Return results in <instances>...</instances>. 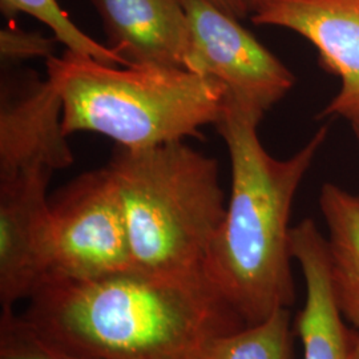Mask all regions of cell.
<instances>
[{"label":"cell","mask_w":359,"mask_h":359,"mask_svg":"<svg viewBox=\"0 0 359 359\" xmlns=\"http://www.w3.org/2000/svg\"><path fill=\"white\" fill-rule=\"evenodd\" d=\"M20 314L74 359H201L218 335L245 326L206 276L165 278L137 269L88 281H46Z\"/></svg>","instance_id":"cell-1"},{"label":"cell","mask_w":359,"mask_h":359,"mask_svg":"<svg viewBox=\"0 0 359 359\" xmlns=\"http://www.w3.org/2000/svg\"><path fill=\"white\" fill-rule=\"evenodd\" d=\"M261 120L226 99L216 127L231 158V200L205 261L206 277L246 325L294 302L290 212L327 137L322 127L297 154L280 160L258 139Z\"/></svg>","instance_id":"cell-2"},{"label":"cell","mask_w":359,"mask_h":359,"mask_svg":"<svg viewBox=\"0 0 359 359\" xmlns=\"http://www.w3.org/2000/svg\"><path fill=\"white\" fill-rule=\"evenodd\" d=\"M63 105V130L93 132L127 149L198 137L217 126L228 92L213 77L163 65H109L76 52L46 60Z\"/></svg>","instance_id":"cell-3"},{"label":"cell","mask_w":359,"mask_h":359,"mask_svg":"<svg viewBox=\"0 0 359 359\" xmlns=\"http://www.w3.org/2000/svg\"><path fill=\"white\" fill-rule=\"evenodd\" d=\"M115 180L135 269L165 278L206 276L209 248L226 206L217 161L184 142L117 147Z\"/></svg>","instance_id":"cell-4"},{"label":"cell","mask_w":359,"mask_h":359,"mask_svg":"<svg viewBox=\"0 0 359 359\" xmlns=\"http://www.w3.org/2000/svg\"><path fill=\"white\" fill-rule=\"evenodd\" d=\"M130 269L127 222L108 168L84 173L52 196L44 283L88 281Z\"/></svg>","instance_id":"cell-5"},{"label":"cell","mask_w":359,"mask_h":359,"mask_svg":"<svg viewBox=\"0 0 359 359\" xmlns=\"http://www.w3.org/2000/svg\"><path fill=\"white\" fill-rule=\"evenodd\" d=\"M189 20L185 68L222 83L228 100L258 117L293 88L290 69L240 20L209 0H184Z\"/></svg>","instance_id":"cell-6"},{"label":"cell","mask_w":359,"mask_h":359,"mask_svg":"<svg viewBox=\"0 0 359 359\" xmlns=\"http://www.w3.org/2000/svg\"><path fill=\"white\" fill-rule=\"evenodd\" d=\"M63 105L48 79L7 77L0 92V180L23 172L71 167L74 154L63 130Z\"/></svg>","instance_id":"cell-7"},{"label":"cell","mask_w":359,"mask_h":359,"mask_svg":"<svg viewBox=\"0 0 359 359\" xmlns=\"http://www.w3.org/2000/svg\"><path fill=\"white\" fill-rule=\"evenodd\" d=\"M258 26L287 28L308 39L321 63L341 80L323 115L359 116V0H259L250 13Z\"/></svg>","instance_id":"cell-8"},{"label":"cell","mask_w":359,"mask_h":359,"mask_svg":"<svg viewBox=\"0 0 359 359\" xmlns=\"http://www.w3.org/2000/svg\"><path fill=\"white\" fill-rule=\"evenodd\" d=\"M51 172H23L0 180L1 310L34 294L47 276Z\"/></svg>","instance_id":"cell-9"},{"label":"cell","mask_w":359,"mask_h":359,"mask_svg":"<svg viewBox=\"0 0 359 359\" xmlns=\"http://www.w3.org/2000/svg\"><path fill=\"white\" fill-rule=\"evenodd\" d=\"M109 46L130 65L185 68L189 20L184 0H90Z\"/></svg>","instance_id":"cell-10"},{"label":"cell","mask_w":359,"mask_h":359,"mask_svg":"<svg viewBox=\"0 0 359 359\" xmlns=\"http://www.w3.org/2000/svg\"><path fill=\"white\" fill-rule=\"evenodd\" d=\"M290 253L299 265L306 287L304 308L295 318L304 359H351L345 317L334 295L326 237L311 219L290 229Z\"/></svg>","instance_id":"cell-11"},{"label":"cell","mask_w":359,"mask_h":359,"mask_svg":"<svg viewBox=\"0 0 359 359\" xmlns=\"http://www.w3.org/2000/svg\"><path fill=\"white\" fill-rule=\"evenodd\" d=\"M334 295L346 321L359 330V196L325 184L320 196Z\"/></svg>","instance_id":"cell-12"},{"label":"cell","mask_w":359,"mask_h":359,"mask_svg":"<svg viewBox=\"0 0 359 359\" xmlns=\"http://www.w3.org/2000/svg\"><path fill=\"white\" fill-rule=\"evenodd\" d=\"M201 359H293L289 308L278 309L262 321L213 338Z\"/></svg>","instance_id":"cell-13"},{"label":"cell","mask_w":359,"mask_h":359,"mask_svg":"<svg viewBox=\"0 0 359 359\" xmlns=\"http://www.w3.org/2000/svg\"><path fill=\"white\" fill-rule=\"evenodd\" d=\"M3 13L13 16L26 13L51 28L53 38L65 44L67 50L90 56L104 65H130L127 59L111 47L102 46L84 34L62 10L56 0H0Z\"/></svg>","instance_id":"cell-14"},{"label":"cell","mask_w":359,"mask_h":359,"mask_svg":"<svg viewBox=\"0 0 359 359\" xmlns=\"http://www.w3.org/2000/svg\"><path fill=\"white\" fill-rule=\"evenodd\" d=\"M0 359H74L46 345L34 333L20 314L1 310Z\"/></svg>","instance_id":"cell-15"},{"label":"cell","mask_w":359,"mask_h":359,"mask_svg":"<svg viewBox=\"0 0 359 359\" xmlns=\"http://www.w3.org/2000/svg\"><path fill=\"white\" fill-rule=\"evenodd\" d=\"M56 38H46L36 32H27L18 27L0 31V55L6 63H18L28 59L53 56Z\"/></svg>","instance_id":"cell-16"},{"label":"cell","mask_w":359,"mask_h":359,"mask_svg":"<svg viewBox=\"0 0 359 359\" xmlns=\"http://www.w3.org/2000/svg\"><path fill=\"white\" fill-rule=\"evenodd\" d=\"M209 1L238 20L250 15V7L246 0H209Z\"/></svg>","instance_id":"cell-17"},{"label":"cell","mask_w":359,"mask_h":359,"mask_svg":"<svg viewBox=\"0 0 359 359\" xmlns=\"http://www.w3.org/2000/svg\"><path fill=\"white\" fill-rule=\"evenodd\" d=\"M351 359H359V335L358 338L355 339V344H354V348H353Z\"/></svg>","instance_id":"cell-18"},{"label":"cell","mask_w":359,"mask_h":359,"mask_svg":"<svg viewBox=\"0 0 359 359\" xmlns=\"http://www.w3.org/2000/svg\"><path fill=\"white\" fill-rule=\"evenodd\" d=\"M351 124H353V128H354V132H355L359 140V116L355 117L354 120H351Z\"/></svg>","instance_id":"cell-19"},{"label":"cell","mask_w":359,"mask_h":359,"mask_svg":"<svg viewBox=\"0 0 359 359\" xmlns=\"http://www.w3.org/2000/svg\"><path fill=\"white\" fill-rule=\"evenodd\" d=\"M248 1V4H249V7H250V13H252V10H253V7L256 6L257 3L259 1V0H246Z\"/></svg>","instance_id":"cell-20"}]
</instances>
